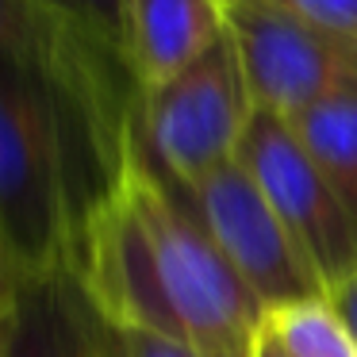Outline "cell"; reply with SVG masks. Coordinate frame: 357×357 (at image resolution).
I'll list each match as a JSON object with an SVG mask.
<instances>
[{
    "label": "cell",
    "instance_id": "1",
    "mask_svg": "<svg viewBox=\"0 0 357 357\" xmlns=\"http://www.w3.org/2000/svg\"><path fill=\"white\" fill-rule=\"evenodd\" d=\"M108 192L58 93L0 58V234L27 280L70 265L81 223Z\"/></svg>",
    "mask_w": 357,
    "mask_h": 357
},
{
    "label": "cell",
    "instance_id": "2",
    "mask_svg": "<svg viewBox=\"0 0 357 357\" xmlns=\"http://www.w3.org/2000/svg\"><path fill=\"white\" fill-rule=\"evenodd\" d=\"M116 185L150 238L158 277L185 346L196 357H254L261 307L223 261L185 192L150 165L139 139H131Z\"/></svg>",
    "mask_w": 357,
    "mask_h": 357
},
{
    "label": "cell",
    "instance_id": "3",
    "mask_svg": "<svg viewBox=\"0 0 357 357\" xmlns=\"http://www.w3.org/2000/svg\"><path fill=\"white\" fill-rule=\"evenodd\" d=\"M0 58L31 70L54 89L96 173L116 185L142 96L131 73L104 62L47 0H0Z\"/></svg>",
    "mask_w": 357,
    "mask_h": 357
},
{
    "label": "cell",
    "instance_id": "4",
    "mask_svg": "<svg viewBox=\"0 0 357 357\" xmlns=\"http://www.w3.org/2000/svg\"><path fill=\"white\" fill-rule=\"evenodd\" d=\"M254 104L231 39L215 43L185 73L139 96L135 139L158 173L181 192L234 162Z\"/></svg>",
    "mask_w": 357,
    "mask_h": 357
},
{
    "label": "cell",
    "instance_id": "5",
    "mask_svg": "<svg viewBox=\"0 0 357 357\" xmlns=\"http://www.w3.org/2000/svg\"><path fill=\"white\" fill-rule=\"evenodd\" d=\"M185 200L223 254V261L242 280V288L254 296L261 319L280 307L326 296L315 265L307 261L292 231L280 223V215L269 208L261 188L238 162L204 177L185 192Z\"/></svg>",
    "mask_w": 357,
    "mask_h": 357
},
{
    "label": "cell",
    "instance_id": "6",
    "mask_svg": "<svg viewBox=\"0 0 357 357\" xmlns=\"http://www.w3.org/2000/svg\"><path fill=\"white\" fill-rule=\"evenodd\" d=\"M234 162L250 173L280 223L292 231L307 261L315 265L326 296L346 284L357 273V219L311 165L284 119L254 108Z\"/></svg>",
    "mask_w": 357,
    "mask_h": 357
},
{
    "label": "cell",
    "instance_id": "7",
    "mask_svg": "<svg viewBox=\"0 0 357 357\" xmlns=\"http://www.w3.org/2000/svg\"><path fill=\"white\" fill-rule=\"evenodd\" d=\"M250 104L292 119L323 93L357 81V50L326 39L311 24L261 0H219Z\"/></svg>",
    "mask_w": 357,
    "mask_h": 357
},
{
    "label": "cell",
    "instance_id": "8",
    "mask_svg": "<svg viewBox=\"0 0 357 357\" xmlns=\"http://www.w3.org/2000/svg\"><path fill=\"white\" fill-rule=\"evenodd\" d=\"M104 342L108 326L66 265L20 288L4 319L0 357H104Z\"/></svg>",
    "mask_w": 357,
    "mask_h": 357
},
{
    "label": "cell",
    "instance_id": "9",
    "mask_svg": "<svg viewBox=\"0 0 357 357\" xmlns=\"http://www.w3.org/2000/svg\"><path fill=\"white\" fill-rule=\"evenodd\" d=\"M219 39V0H123V54L139 93L185 73Z\"/></svg>",
    "mask_w": 357,
    "mask_h": 357
},
{
    "label": "cell",
    "instance_id": "10",
    "mask_svg": "<svg viewBox=\"0 0 357 357\" xmlns=\"http://www.w3.org/2000/svg\"><path fill=\"white\" fill-rule=\"evenodd\" d=\"M284 123L311 165L357 219V81L323 93Z\"/></svg>",
    "mask_w": 357,
    "mask_h": 357
},
{
    "label": "cell",
    "instance_id": "11",
    "mask_svg": "<svg viewBox=\"0 0 357 357\" xmlns=\"http://www.w3.org/2000/svg\"><path fill=\"white\" fill-rule=\"evenodd\" d=\"M261 334L284 357H357V342L338 319L334 303L307 300L261 319Z\"/></svg>",
    "mask_w": 357,
    "mask_h": 357
},
{
    "label": "cell",
    "instance_id": "12",
    "mask_svg": "<svg viewBox=\"0 0 357 357\" xmlns=\"http://www.w3.org/2000/svg\"><path fill=\"white\" fill-rule=\"evenodd\" d=\"M50 8L112 66L127 70L123 54V0H47ZM131 73V70H127Z\"/></svg>",
    "mask_w": 357,
    "mask_h": 357
},
{
    "label": "cell",
    "instance_id": "13",
    "mask_svg": "<svg viewBox=\"0 0 357 357\" xmlns=\"http://www.w3.org/2000/svg\"><path fill=\"white\" fill-rule=\"evenodd\" d=\"M273 8H284L288 16L311 24L326 39L357 50V0H261Z\"/></svg>",
    "mask_w": 357,
    "mask_h": 357
},
{
    "label": "cell",
    "instance_id": "14",
    "mask_svg": "<svg viewBox=\"0 0 357 357\" xmlns=\"http://www.w3.org/2000/svg\"><path fill=\"white\" fill-rule=\"evenodd\" d=\"M112 334L119 338L123 357H196L177 338H162V334H146V331H112Z\"/></svg>",
    "mask_w": 357,
    "mask_h": 357
},
{
    "label": "cell",
    "instance_id": "15",
    "mask_svg": "<svg viewBox=\"0 0 357 357\" xmlns=\"http://www.w3.org/2000/svg\"><path fill=\"white\" fill-rule=\"evenodd\" d=\"M24 284H27L24 269L16 265L8 242H4V234H0V315H8L12 311V303H16V296H20Z\"/></svg>",
    "mask_w": 357,
    "mask_h": 357
},
{
    "label": "cell",
    "instance_id": "16",
    "mask_svg": "<svg viewBox=\"0 0 357 357\" xmlns=\"http://www.w3.org/2000/svg\"><path fill=\"white\" fill-rule=\"evenodd\" d=\"M326 300L334 303V311H338V319L346 323V331L354 334V342H357V273H354V277H349L342 288H334V292L326 296Z\"/></svg>",
    "mask_w": 357,
    "mask_h": 357
},
{
    "label": "cell",
    "instance_id": "17",
    "mask_svg": "<svg viewBox=\"0 0 357 357\" xmlns=\"http://www.w3.org/2000/svg\"><path fill=\"white\" fill-rule=\"evenodd\" d=\"M254 357H284V354H280V349L273 346V342L265 338L261 331H257V342H254Z\"/></svg>",
    "mask_w": 357,
    "mask_h": 357
},
{
    "label": "cell",
    "instance_id": "18",
    "mask_svg": "<svg viewBox=\"0 0 357 357\" xmlns=\"http://www.w3.org/2000/svg\"><path fill=\"white\" fill-rule=\"evenodd\" d=\"M108 326V323H104ZM104 357H123V349H119V338L112 334V326H108V342H104Z\"/></svg>",
    "mask_w": 357,
    "mask_h": 357
},
{
    "label": "cell",
    "instance_id": "19",
    "mask_svg": "<svg viewBox=\"0 0 357 357\" xmlns=\"http://www.w3.org/2000/svg\"><path fill=\"white\" fill-rule=\"evenodd\" d=\"M4 319H8V315H0V342H4Z\"/></svg>",
    "mask_w": 357,
    "mask_h": 357
}]
</instances>
